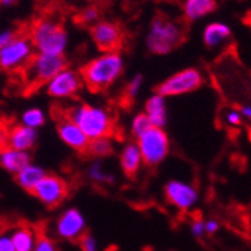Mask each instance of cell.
<instances>
[{
  "mask_svg": "<svg viewBox=\"0 0 251 251\" xmlns=\"http://www.w3.org/2000/svg\"><path fill=\"white\" fill-rule=\"evenodd\" d=\"M232 36V30L224 23H211L203 32V42L206 47L214 49Z\"/></svg>",
  "mask_w": 251,
  "mask_h": 251,
  "instance_id": "7402d4cb",
  "label": "cell"
},
{
  "mask_svg": "<svg viewBox=\"0 0 251 251\" xmlns=\"http://www.w3.org/2000/svg\"><path fill=\"white\" fill-rule=\"evenodd\" d=\"M87 137L89 140H95L100 137H113L116 132V121L111 113L102 107L78 104L63 110Z\"/></svg>",
  "mask_w": 251,
  "mask_h": 251,
  "instance_id": "3957f363",
  "label": "cell"
},
{
  "mask_svg": "<svg viewBox=\"0 0 251 251\" xmlns=\"http://www.w3.org/2000/svg\"><path fill=\"white\" fill-rule=\"evenodd\" d=\"M98 18H100V9L95 6H89L77 15V21L80 25H95Z\"/></svg>",
  "mask_w": 251,
  "mask_h": 251,
  "instance_id": "83f0119b",
  "label": "cell"
},
{
  "mask_svg": "<svg viewBox=\"0 0 251 251\" xmlns=\"http://www.w3.org/2000/svg\"><path fill=\"white\" fill-rule=\"evenodd\" d=\"M113 152V142L111 137H100V139L90 140L87 153L94 156H107Z\"/></svg>",
  "mask_w": 251,
  "mask_h": 251,
  "instance_id": "603a6c76",
  "label": "cell"
},
{
  "mask_svg": "<svg viewBox=\"0 0 251 251\" xmlns=\"http://www.w3.org/2000/svg\"><path fill=\"white\" fill-rule=\"evenodd\" d=\"M203 83L204 78L199 70H196V68H185V70L177 71L176 74L166 78L163 83H159V86H156V94L163 98L184 95L200 89Z\"/></svg>",
  "mask_w": 251,
  "mask_h": 251,
  "instance_id": "52a82bcc",
  "label": "cell"
},
{
  "mask_svg": "<svg viewBox=\"0 0 251 251\" xmlns=\"http://www.w3.org/2000/svg\"><path fill=\"white\" fill-rule=\"evenodd\" d=\"M152 125H151L148 116L145 115V113H139V115H137L132 119V122H131V132H132L134 137H139V135H142Z\"/></svg>",
  "mask_w": 251,
  "mask_h": 251,
  "instance_id": "4316f807",
  "label": "cell"
},
{
  "mask_svg": "<svg viewBox=\"0 0 251 251\" xmlns=\"http://www.w3.org/2000/svg\"><path fill=\"white\" fill-rule=\"evenodd\" d=\"M21 122H23V125L36 129L45 124V115H44V111L39 108H30V110L23 113Z\"/></svg>",
  "mask_w": 251,
  "mask_h": 251,
  "instance_id": "d4e9b609",
  "label": "cell"
},
{
  "mask_svg": "<svg viewBox=\"0 0 251 251\" xmlns=\"http://www.w3.org/2000/svg\"><path fill=\"white\" fill-rule=\"evenodd\" d=\"M87 176L90 180L95 182V184H113V182H115V176L107 173L104 170V166L100 161H95L90 164V167L87 170Z\"/></svg>",
  "mask_w": 251,
  "mask_h": 251,
  "instance_id": "cb8c5ba5",
  "label": "cell"
},
{
  "mask_svg": "<svg viewBox=\"0 0 251 251\" xmlns=\"http://www.w3.org/2000/svg\"><path fill=\"white\" fill-rule=\"evenodd\" d=\"M30 163V155L25 151H17L14 148H3L0 149V166H2L8 173L15 175L23 167Z\"/></svg>",
  "mask_w": 251,
  "mask_h": 251,
  "instance_id": "2e32d148",
  "label": "cell"
},
{
  "mask_svg": "<svg viewBox=\"0 0 251 251\" xmlns=\"http://www.w3.org/2000/svg\"><path fill=\"white\" fill-rule=\"evenodd\" d=\"M77 242H78L81 251H98V242H97L95 236L90 235L89 232H86Z\"/></svg>",
  "mask_w": 251,
  "mask_h": 251,
  "instance_id": "f546056e",
  "label": "cell"
},
{
  "mask_svg": "<svg viewBox=\"0 0 251 251\" xmlns=\"http://www.w3.org/2000/svg\"><path fill=\"white\" fill-rule=\"evenodd\" d=\"M32 251H59L56 242L45 233V232H38V236H36V242H35V247Z\"/></svg>",
  "mask_w": 251,
  "mask_h": 251,
  "instance_id": "484cf974",
  "label": "cell"
},
{
  "mask_svg": "<svg viewBox=\"0 0 251 251\" xmlns=\"http://www.w3.org/2000/svg\"><path fill=\"white\" fill-rule=\"evenodd\" d=\"M8 137H9V126L0 122V149L8 146Z\"/></svg>",
  "mask_w": 251,
  "mask_h": 251,
  "instance_id": "e575fe53",
  "label": "cell"
},
{
  "mask_svg": "<svg viewBox=\"0 0 251 251\" xmlns=\"http://www.w3.org/2000/svg\"><path fill=\"white\" fill-rule=\"evenodd\" d=\"M57 121V134L60 137V140L73 151L78 153H87V148L90 140L84 135V132L70 119L65 111L62 110L60 116H56Z\"/></svg>",
  "mask_w": 251,
  "mask_h": 251,
  "instance_id": "5bb4252c",
  "label": "cell"
},
{
  "mask_svg": "<svg viewBox=\"0 0 251 251\" xmlns=\"http://www.w3.org/2000/svg\"><path fill=\"white\" fill-rule=\"evenodd\" d=\"M83 80L78 71H73L70 68H65L57 73L47 84V94L53 98H70L78 94L83 87Z\"/></svg>",
  "mask_w": 251,
  "mask_h": 251,
  "instance_id": "4fadbf2b",
  "label": "cell"
},
{
  "mask_svg": "<svg viewBox=\"0 0 251 251\" xmlns=\"http://www.w3.org/2000/svg\"><path fill=\"white\" fill-rule=\"evenodd\" d=\"M124 73V59L121 53H102L80 68L83 84L92 94H102Z\"/></svg>",
  "mask_w": 251,
  "mask_h": 251,
  "instance_id": "6da1fadb",
  "label": "cell"
},
{
  "mask_svg": "<svg viewBox=\"0 0 251 251\" xmlns=\"http://www.w3.org/2000/svg\"><path fill=\"white\" fill-rule=\"evenodd\" d=\"M38 232L29 224H20L14 227L9 233V238L12 241V245L17 251H32L36 242Z\"/></svg>",
  "mask_w": 251,
  "mask_h": 251,
  "instance_id": "ac0fdd59",
  "label": "cell"
},
{
  "mask_svg": "<svg viewBox=\"0 0 251 251\" xmlns=\"http://www.w3.org/2000/svg\"><path fill=\"white\" fill-rule=\"evenodd\" d=\"M223 121L227 126L230 128H236L242 125V115L238 110H227L226 115L223 116Z\"/></svg>",
  "mask_w": 251,
  "mask_h": 251,
  "instance_id": "4dcf8cb0",
  "label": "cell"
},
{
  "mask_svg": "<svg viewBox=\"0 0 251 251\" xmlns=\"http://www.w3.org/2000/svg\"><path fill=\"white\" fill-rule=\"evenodd\" d=\"M0 251H17L9 235H0Z\"/></svg>",
  "mask_w": 251,
  "mask_h": 251,
  "instance_id": "d590c367",
  "label": "cell"
},
{
  "mask_svg": "<svg viewBox=\"0 0 251 251\" xmlns=\"http://www.w3.org/2000/svg\"><path fill=\"white\" fill-rule=\"evenodd\" d=\"M239 113L242 115V118L245 116V119H250V118H251V110H250V105H245V107H242Z\"/></svg>",
  "mask_w": 251,
  "mask_h": 251,
  "instance_id": "8d00e7d4",
  "label": "cell"
},
{
  "mask_svg": "<svg viewBox=\"0 0 251 251\" xmlns=\"http://www.w3.org/2000/svg\"><path fill=\"white\" fill-rule=\"evenodd\" d=\"M18 33H20V30H5V32H0V49H3L5 45H8Z\"/></svg>",
  "mask_w": 251,
  "mask_h": 251,
  "instance_id": "836d02e7",
  "label": "cell"
},
{
  "mask_svg": "<svg viewBox=\"0 0 251 251\" xmlns=\"http://www.w3.org/2000/svg\"><path fill=\"white\" fill-rule=\"evenodd\" d=\"M65 68H68V60L63 54L33 53L30 59L15 73H20L23 78V84L26 87L25 95H30L39 87L47 84Z\"/></svg>",
  "mask_w": 251,
  "mask_h": 251,
  "instance_id": "7a4b0ae2",
  "label": "cell"
},
{
  "mask_svg": "<svg viewBox=\"0 0 251 251\" xmlns=\"http://www.w3.org/2000/svg\"><path fill=\"white\" fill-rule=\"evenodd\" d=\"M185 41V30L180 23L164 14H156L151 23L146 38L148 50L153 54H169Z\"/></svg>",
  "mask_w": 251,
  "mask_h": 251,
  "instance_id": "5b68a950",
  "label": "cell"
},
{
  "mask_svg": "<svg viewBox=\"0 0 251 251\" xmlns=\"http://www.w3.org/2000/svg\"><path fill=\"white\" fill-rule=\"evenodd\" d=\"M137 148L140 151L143 164L149 167L159 166L170 152L169 135L163 128L151 126L142 135L137 137Z\"/></svg>",
  "mask_w": 251,
  "mask_h": 251,
  "instance_id": "8992f818",
  "label": "cell"
},
{
  "mask_svg": "<svg viewBox=\"0 0 251 251\" xmlns=\"http://www.w3.org/2000/svg\"><path fill=\"white\" fill-rule=\"evenodd\" d=\"M217 6V0H184V18L193 23L212 14Z\"/></svg>",
  "mask_w": 251,
  "mask_h": 251,
  "instance_id": "ffe728a7",
  "label": "cell"
},
{
  "mask_svg": "<svg viewBox=\"0 0 251 251\" xmlns=\"http://www.w3.org/2000/svg\"><path fill=\"white\" fill-rule=\"evenodd\" d=\"M44 175H45V170L42 167L29 163L27 166H25L14 176H15V180H17L20 188H23L27 193H32V190L36 187V184L42 179Z\"/></svg>",
  "mask_w": 251,
  "mask_h": 251,
  "instance_id": "44dd1931",
  "label": "cell"
},
{
  "mask_svg": "<svg viewBox=\"0 0 251 251\" xmlns=\"http://www.w3.org/2000/svg\"><path fill=\"white\" fill-rule=\"evenodd\" d=\"M33 54V45L29 41L26 30L21 32L3 49H0V71L15 73Z\"/></svg>",
  "mask_w": 251,
  "mask_h": 251,
  "instance_id": "ba28073f",
  "label": "cell"
},
{
  "mask_svg": "<svg viewBox=\"0 0 251 251\" xmlns=\"http://www.w3.org/2000/svg\"><path fill=\"white\" fill-rule=\"evenodd\" d=\"M38 140L36 129L26 126V125H14L9 128V137H8V146L14 148L17 151L29 152L35 148Z\"/></svg>",
  "mask_w": 251,
  "mask_h": 251,
  "instance_id": "9a60e30c",
  "label": "cell"
},
{
  "mask_svg": "<svg viewBox=\"0 0 251 251\" xmlns=\"http://www.w3.org/2000/svg\"><path fill=\"white\" fill-rule=\"evenodd\" d=\"M220 230V223L215 218H208L204 221V233L206 235H215Z\"/></svg>",
  "mask_w": 251,
  "mask_h": 251,
  "instance_id": "d6a6232c",
  "label": "cell"
},
{
  "mask_svg": "<svg viewBox=\"0 0 251 251\" xmlns=\"http://www.w3.org/2000/svg\"><path fill=\"white\" fill-rule=\"evenodd\" d=\"M164 196L167 201L180 212L193 209L199 201V191L194 185L184 180H169L164 187Z\"/></svg>",
  "mask_w": 251,
  "mask_h": 251,
  "instance_id": "8fae6325",
  "label": "cell"
},
{
  "mask_svg": "<svg viewBox=\"0 0 251 251\" xmlns=\"http://www.w3.org/2000/svg\"><path fill=\"white\" fill-rule=\"evenodd\" d=\"M17 2V0H0V5H3V6H11Z\"/></svg>",
  "mask_w": 251,
  "mask_h": 251,
  "instance_id": "74e56055",
  "label": "cell"
},
{
  "mask_svg": "<svg viewBox=\"0 0 251 251\" xmlns=\"http://www.w3.org/2000/svg\"><path fill=\"white\" fill-rule=\"evenodd\" d=\"M54 232L63 241L75 242L87 232L86 230V218L80 209L68 208L56 220Z\"/></svg>",
  "mask_w": 251,
  "mask_h": 251,
  "instance_id": "7c38bea8",
  "label": "cell"
},
{
  "mask_svg": "<svg viewBox=\"0 0 251 251\" xmlns=\"http://www.w3.org/2000/svg\"><path fill=\"white\" fill-rule=\"evenodd\" d=\"M145 115L148 116L152 126L156 128H164L167 124V105L166 98L159 97L158 94L152 95L146 102V111Z\"/></svg>",
  "mask_w": 251,
  "mask_h": 251,
  "instance_id": "d6986e66",
  "label": "cell"
},
{
  "mask_svg": "<svg viewBox=\"0 0 251 251\" xmlns=\"http://www.w3.org/2000/svg\"><path fill=\"white\" fill-rule=\"evenodd\" d=\"M190 230H191V235L194 238H197V239L203 238L204 235H206V233H204V221L200 217L194 218L191 226H190Z\"/></svg>",
  "mask_w": 251,
  "mask_h": 251,
  "instance_id": "1f68e13d",
  "label": "cell"
},
{
  "mask_svg": "<svg viewBox=\"0 0 251 251\" xmlns=\"http://www.w3.org/2000/svg\"><path fill=\"white\" fill-rule=\"evenodd\" d=\"M143 84V75L142 74H137L135 77L131 78V81L128 83L126 89H125V98H134Z\"/></svg>",
  "mask_w": 251,
  "mask_h": 251,
  "instance_id": "f1b7e54d",
  "label": "cell"
},
{
  "mask_svg": "<svg viewBox=\"0 0 251 251\" xmlns=\"http://www.w3.org/2000/svg\"><path fill=\"white\" fill-rule=\"evenodd\" d=\"M121 169L128 177H135L139 175L142 166H143V159L140 155V151L137 148L135 143H128L122 152H121Z\"/></svg>",
  "mask_w": 251,
  "mask_h": 251,
  "instance_id": "e0dca14e",
  "label": "cell"
},
{
  "mask_svg": "<svg viewBox=\"0 0 251 251\" xmlns=\"http://www.w3.org/2000/svg\"><path fill=\"white\" fill-rule=\"evenodd\" d=\"M90 38L102 53H119L124 47V29L113 21H97L89 29Z\"/></svg>",
  "mask_w": 251,
  "mask_h": 251,
  "instance_id": "30bf717a",
  "label": "cell"
},
{
  "mask_svg": "<svg viewBox=\"0 0 251 251\" xmlns=\"http://www.w3.org/2000/svg\"><path fill=\"white\" fill-rule=\"evenodd\" d=\"M26 35L38 53L63 54L68 44V33L63 25L49 15H42L29 25Z\"/></svg>",
  "mask_w": 251,
  "mask_h": 251,
  "instance_id": "277c9868",
  "label": "cell"
},
{
  "mask_svg": "<svg viewBox=\"0 0 251 251\" xmlns=\"http://www.w3.org/2000/svg\"><path fill=\"white\" fill-rule=\"evenodd\" d=\"M32 194L47 208H57L70 194V185L62 176L45 173L32 190Z\"/></svg>",
  "mask_w": 251,
  "mask_h": 251,
  "instance_id": "9c48e42d",
  "label": "cell"
}]
</instances>
